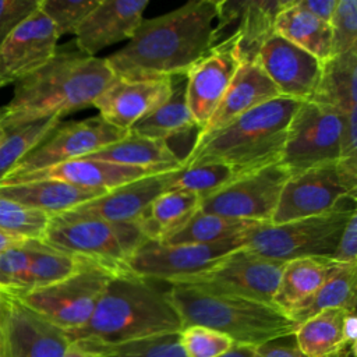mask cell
<instances>
[{"instance_id":"cell-3","label":"cell","mask_w":357,"mask_h":357,"mask_svg":"<svg viewBox=\"0 0 357 357\" xmlns=\"http://www.w3.org/2000/svg\"><path fill=\"white\" fill-rule=\"evenodd\" d=\"M181 329V318L167 293L123 271L112 278L88 322L67 335L71 342L113 346Z\"/></svg>"},{"instance_id":"cell-25","label":"cell","mask_w":357,"mask_h":357,"mask_svg":"<svg viewBox=\"0 0 357 357\" xmlns=\"http://www.w3.org/2000/svg\"><path fill=\"white\" fill-rule=\"evenodd\" d=\"M278 96H280L279 91L257 61L241 63L219 106L197 137L215 132L245 112Z\"/></svg>"},{"instance_id":"cell-4","label":"cell","mask_w":357,"mask_h":357,"mask_svg":"<svg viewBox=\"0 0 357 357\" xmlns=\"http://www.w3.org/2000/svg\"><path fill=\"white\" fill-rule=\"evenodd\" d=\"M301 102L278 96L271 99L215 132L197 137L183 159V166L223 163L234 177L279 163L289 123Z\"/></svg>"},{"instance_id":"cell-31","label":"cell","mask_w":357,"mask_h":357,"mask_svg":"<svg viewBox=\"0 0 357 357\" xmlns=\"http://www.w3.org/2000/svg\"><path fill=\"white\" fill-rule=\"evenodd\" d=\"M275 32L311 53L322 63L332 56L331 25L298 8L296 0H291L289 6L278 14Z\"/></svg>"},{"instance_id":"cell-37","label":"cell","mask_w":357,"mask_h":357,"mask_svg":"<svg viewBox=\"0 0 357 357\" xmlns=\"http://www.w3.org/2000/svg\"><path fill=\"white\" fill-rule=\"evenodd\" d=\"M233 170L216 162L183 166L169 173L167 191L181 190L197 194L201 199L218 191L219 188L234 180Z\"/></svg>"},{"instance_id":"cell-33","label":"cell","mask_w":357,"mask_h":357,"mask_svg":"<svg viewBox=\"0 0 357 357\" xmlns=\"http://www.w3.org/2000/svg\"><path fill=\"white\" fill-rule=\"evenodd\" d=\"M199 205L201 198L194 192L165 191L151 204L146 218L141 222L146 238L165 241L199 211Z\"/></svg>"},{"instance_id":"cell-51","label":"cell","mask_w":357,"mask_h":357,"mask_svg":"<svg viewBox=\"0 0 357 357\" xmlns=\"http://www.w3.org/2000/svg\"><path fill=\"white\" fill-rule=\"evenodd\" d=\"M4 135H6V130H4V127H3V124H1V121H0V144H1L3 139H4Z\"/></svg>"},{"instance_id":"cell-27","label":"cell","mask_w":357,"mask_h":357,"mask_svg":"<svg viewBox=\"0 0 357 357\" xmlns=\"http://www.w3.org/2000/svg\"><path fill=\"white\" fill-rule=\"evenodd\" d=\"M103 194V191L86 190L59 180H33L0 185V195L49 216L67 212Z\"/></svg>"},{"instance_id":"cell-50","label":"cell","mask_w":357,"mask_h":357,"mask_svg":"<svg viewBox=\"0 0 357 357\" xmlns=\"http://www.w3.org/2000/svg\"><path fill=\"white\" fill-rule=\"evenodd\" d=\"M24 238H18V237H13L10 234H4L0 231V252L10 248V247H14L20 243H22Z\"/></svg>"},{"instance_id":"cell-13","label":"cell","mask_w":357,"mask_h":357,"mask_svg":"<svg viewBox=\"0 0 357 357\" xmlns=\"http://www.w3.org/2000/svg\"><path fill=\"white\" fill-rule=\"evenodd\" d=\"M127 134L128 131L116 128L99 114L78 121H61L6 176H18L85 158Z\"/></svg>"},{"instance_id":"cell-32","label":"cell","mask_w":357,"mask_h":357,"mask_svg":"<svg viewBox=\"0 0 357 357\" xmlns=\"http://www.w3.org/2000/svg\"><path fill=\"white\" fill-rule=\"evenodd\" d=\"M357 264H337L331 276L305 301L296 307L289 318L296 328L305 319L329 308L356 311Z\"/></svg>"},{"instance_id":"cell-41","label":"cell","mask_w":357,"mask_h":357,"mask_svg":"<svg viewBox=\"0 0 357 357\" xmlns=\"http://www.w3.org/2000/svg\"><path fill=\"white\" fill-rule=\"evenodd\" d=\"M180 343L185 357H219L234 344L229 336L199 325L183 328Z\"/></svg>"},{"instance_id":"cell-30","label":"cell","mask_w":357,"mask_h":357,"mask_svg":"<svg viewBox=\"0 0 357 357\" xmlns=\"http://www.w3.org/2000/svg\"><path fill=\"white\" fill-rule=\"evenodd\" d=\"M170 78L172 93L169 99L137 121L128 132L167 142L197 127L185 100V74L172 75Z\"/></svg>"},{"instance_id":"cell-19","label":"cell","mask_w":357,"mask_h":357,"mask_svg":"<svg viewBox=\"0 0 357 357\" xmlns=\"http://www.w3.org/2000/svg\"><path fill=\"white\" fill-rule=\"evenodd\" d=\"M172 93V78H120L106 86L93 107L116 128L128 131L137 121L165 103Z\"/></svg>"},{"instance_id":"cell-6","label":"cell","mask_w":357,"mask_h":357,"mask_svg":"<svg viewBox=\"0 0 357 357\" xmlns=\"http://www.w3.org/2000/svg\"><path fill=\"white\" fill-rule=\"evenodd\" d=\"M139 223H117L67 211L50 216L42 241L50 247L100 262L116 272L126 271L134 251L145 241Z\"/></svg>"},{"instance_id":"cell-15","label":"cell","mask_w":357,"mask_h":357,"mask_svg":"<svg viewBox=\"0 0 357 357\" xmlns=\"http://www.w3.org/2000/svg\"><path fill=\"white\" fill-rule=\"evenodd\" d=\"M240 66L237 36L230 35L187 70L185 100L198 131L219 106Z\"/></svg>"},{"instance_id":"cell-43","label":"cell","mask_w":357,"mask_h":357,"mask_svg":"<svg viewBox=\"0 0 357 357\" xmlns=\"http://www.w3.org/2000/svg\"><path fill=\"white\" fill-rule=\"evenodd\" d=\"M39 7V0H0V42Z\"/></svg>"},{"instance_id":"cell-22","label":"cell","mask_w":357,"mask_h":357,"mask_svg":"<svg viewBox=\"0 0 357 357\" xmlns=\"http://www.w3.org/2000/svg\"><path fill=\"white\" fill-rule=\"evenodd\" d=\"M151 174L153 173L138 167L91 158H79L18 176H4L0 180V185H11L33 180H59L75 187L107 192L116 187Z\"/></svg>"},{"instance_id":"cell-29","label":"cell","mask_w":357,"mask_h":357,"mask_svg":"<svg viewBox=\"0 0 357 357\" xmlns=\"http://www.w3.org/2000/svg\"><path fill=\"white\" fill-rule=\"evenodd\" d=\"M310 100L343 116L357 112V50L322 63L321 77Z\"/></svg>"},{"instance_id":"cell-36","label":"cell","mask_w":357,"mask_h":357,"mask_svg":"<svg viewBox=\"0 0 357 357\" xmlns=\"http://www.w3.org/2000/svg\"><path fill=\"white\" fill-rule=\"evenodd\" d=\"M60 123V117H49L7 128L0 144V180Z\"/></svg>"},{"instance_id":"cell-20","label":"cell","mask_w":357,"mask_h":357,"mask_svg":"<svg viewBox=\"0 0 357 357\" xmlns=\"http://www.w3.org/2000/svg\"><path fill=\"white\" fill-rule=\"evenodd\" d=\"M7 296L10 308L3 336V356L64 357L71 343L68 335L13 296Z\"/></svg>"},{"instance_id":"cell-38","label":"cell","mask_w":357,"mask_h":357,"mask_svg":"<svg viewBox=\"0 0 357 357\" xmlns=\"http://www.w3.org/2000/svg\"><path fill=\"white\" fill-rule=\"evenodd\" d=\"M84 344L98 349L102 357H185L180 343V332L149 336L113 346Z\"/></svg>"},{"instance_id":"cell-48","label":"cell","mask_w":357,"mask_h":357,"mask_svg":"<svg viewBox=\"0 0 357 357\" xmlns=\"http://www.w3.org/2000/svg\"><path fill=\"white\" fill-rule=\"evenodd\" d=\"M219 357H255V346L234 343L225 354Z\"/></svg>"},{"instance_id":"cell-23","label":"cell","mask_w":357,"mask_h":357,"mask_svg":"<svg viewBox=\"0 0 357 357\" xmlns=\"http://www.w3.org/2000/svg\"><path fill=\"white\" fill-rule=\"evenodd\" d=\"M169 173L170 172L144 176L116 187L70 211L109 222L139 225L146 218L151 204L160 194L167 191Z\"/></svg>"},{"instance_id":"cell-39","label":"cell","mask_w":357,"mask_h":357,"mask_svg":"<svg viewBox=\"0 0 357 357\" xmlns=\"http://www.w3.org/2000/svg\"><path fill=\"white\" fill-rule=\"evenodd\" d=\"M50 216L0 195V231L24 240H42Z\"/></svg>"},{"instance_id":"cell-24","label":"cell","mask_w":357,"mask_h":357,"mask_svg":"<svg viewBox=\"0 0 357 357\" xmlns=\"http://www.w3.org/2000/svg\"><path fill=\"white\" fill-rule=\"evenodd\" d=\"M296 340L307 357H356V311L329 308L297 325Z\"/></svg>"},{"instance_id":"cell-10","label":"cell","mask_w":357,"mask_h":357,"mask_svg":"<svg viewBox=\"0 0 357 357\" xmlns=\"http://www.w3.org/2000/svg\"><path fill=\"white\" fill-rule=\"evenodd\" d=\"M343 120L339 112L312 100L298 105L289 123L279 160L289 177L339 160Z\"/></svg>"},{"instance_id":"cell-8","label":"cell","mask_w":357,"mask_h":357,"mask_svg":"<svg viewBox=\"0 0 357 357\" xmlns=\"http://www.w3.org/2000/svg\"><path fill=\"white\" fill-rule=\"evenodd\" d=\"M353 211L339 206L318 216L280 225L264 223L245 237L243 247L283 262L304 257L331 258Z\"/></svg>"},{"instance_id":"cell-26","label":"cell","mask_w":357,"mask_h":357,"mask_svg":"<svg viewBox=\"0 0 357 357\" xmlns=\"http://www.w3.org/2000/svg\"><path fill=\"white\" fill-rule=\"evenodd\" d=\"M85 158L138 167L153 174L183 167V160L170 148L169 142L132 132H128L121 139L112 142Z\"/></svg>"},{"instance_id":"cell-2","label":"cell","mask_w":357,"mask_h":357,"mask_svg":"<svg viewBox=\"0 0 357 357\" xmlns=\"http://www.w3.org/2000/svg\"><path fill=\"white\" fill-rule=\"evenodd\" d=\"M106 57L59 49L42 67L14 84L10 102L0 107L4 130L70 114L93 106L114 79Z\"/></svg>"},{"instance_id":"cell-53","label":"cell","mask_w":357,"mask_h":357,"mask_svg":"<svg viewBox=\"0 0 357 357\" xmlns=\"http://www.w3.org/2000/svg\"><path fill=\"white\" fill-rule=\"evenodd\" d=\"M0 43H1V42H0Z\"/></svg>"},{"instance_id":"cell-52","label":"cell","mask_w":357,"mask_h":357,"mask_svg":"<svg viewBox=\"0 0 357 357\" xmlns=\"http://www.w3.org/2000/svg\"><path fill=\"white\" fill-rule=\"evenodd\" d=\"M0 357H4L3 356V344L1 343H0Z\"/></svg>"},{"instance_id":"cell-1","label":"cell","mask_w":357,"mask_h":357,"mask_svg":"<svg viewBox=\"0 0 357 357\" xmlns=\"http://www.w3.org/2000/svg\"><path fill=\"white\" fill-rule=\"evenodd\" d=\"M219 0H191L159 17L142 20L127 45L106 57L120 78L185 74L213 46Z\"/></svg>"},{"instance_id":"cell-35","label":"cell","mask_w":357,"mask_h":357,"mask_svg":"<svg viewBox=\"0 0 357 357\" xmlns=\"http://www.w3.org/2000/svg\"><path fill=\"white\" fill-rule=\"evenodd\" d=\"M81 262V257H75L63 251H59L42 240L32 241V257L22 282L20 293L24 294L49 284H53L67 276H70Z\"/></svg>"},{"instance_id":"cell-46","label":"cell","mask_w":357,"mask_h":357,"mask_svg":"<svg viewBox=\"0 0 357 357\" xmlns=\"http://www.w3.org/2000/svg\"><path fill=\"white\" fill-rule=\"evenodd\" d=\"M336 4L337 0H296V6L298 8L328 24L333 17Z\"/></svg>"},{"instance_id":"cell-47","label":"cell","mask_w":357,"mask_h":357,"mask_svg":"<svg viewBox=\"0 0 357 357\" xmlns=\"http://www.w3.org/2000/svg\"><path fill=\"white\" fill-rule=\"evenodd\" d=\"M64 357H102V354L95 347L84 344L81 342H71L66 350Z\"/></svg>"},{"instance_id":"cell-5","label":"cell","mask_w":357,"mask_h":357,"mask_svg":"<svg viewBox=\"0 0 357 357\" xmlns=\"http://www.w3.org/2000/svg\"><path fill=\"white\" fill-rule=\"evenodd\" d=\"M183 328L199 325L229 336L236 344L259 346L296 331L273 304L250 300L198 283H172L166 290Z\"/></svg>"},{"instance_id":"cell-45","label":"cell","mask_w":357,"mask_h":357,"mask_svg":"<svg viewBox=\"0 0 357 357\" xmlns=\"http://www.w3.org/2000/svg\"><path fill=\"white\" fill-rule=\"evenodd\" d=\"M255 357H307L300 349L294 332L276 336L255 347Z\"/></svg>"},{"instance_id":"cell-16","label":"cell","mask_w":357,"mask_h":357,"mask_svg":"<svg viewBox=\"0 0 357 357\" xmlns=\"http://www.w3.org/2000/svg\"><path fill=\"white\" fill-rule=\"evenodd\" d=\"M291 0H219L213 28V46L230 35L237 36L241 63L255 61L262 43L275 33L278 14Z\"/></svg>"},{"instance_id":"cell-49","label":"cell","mask_w":357,"mask_h":357,"mask_svg":"<svg viewBox=\"0 0 357 357\" xmlns=\"http://www.w3.org/2000/svg\"><path fill=\"white\" fill-rule=\"evenodd\" d=\"M8 308H10V298L8 296L0 290V343L3 344V336H4V328H6V321L8 315Z\"/></svg>"},{"instance_id":"cell-12","label":"cell","mask_w":357,"mask_h":357,"mask_svg":"<svg viewBox=\"0 0 357 357\" xmlns=\"http://www.w3.org/2000/svg\"><path fill=\"white\" fill-rule=\"evenodd\" d=\"M289 173L280 163L236 177L201 199L199 211L233 219L271 223Z\"/></svg>"},{"instance_id":"cell-9","label":"cell","mask_w":357,"mask_h":357,"mask_svg":"<svg viewBox=\"0 0 357 357\" xmlns=\"http://www.w3.org/2000/svg\"><path fill=\"white\" fill-rule=\"evenodd\" d=\"M357 156L312 167L286 180L271 223L280 225L318 216L340 206L343 198L356 201Z\"/></svg>"},{"instance_id":"cell-44","label":"cell","mask_w":357,"mask_h":357,"mask_svg":"<svg viewBox=\"0 0 357 357\" xmlns=\"http://www.w3.org/2000/svg\"><path fill=\"white\" fill-rule=\"evenodd\" d=\"M336 264H357V213L350 215L331 257Z\"/></svg>"},{"instance_id":"cell-14","label":"cell","mask_w":357,"mask_h":357,"mask_svg":"<svg viewBox=\"0 0 357 357\" xmlns=\"http://www.w3.org/2000/svg\"><path fill=\"white\" fill-rule=\"evenodd\" d=\"M284 264L240 247L227 254L211 271L183 283H198L250 300L273 304Z\"/></svg>"},{"instance_id":"cell-28","label":"cell","mask_w":357,"mask_h":357,"mask_svg":"<svg viewBox=\"0 0 357 357\" xmlns=\"http://www.w3.org/2000/svg\"><path fill=\"white\" fill-rule=\"evenodd\" d=\"M336 265L335 261L325 257H304L287 261L273 296V305L289 317L296 307L318 290Z\"/></svg>"},{"instance_id":"cell-21","label":"cell","mask_w":357,"mask_h":357,"mask_svg":"<svg viewBox=\"0 0 357 357\" xmlns=\"http://www.w3.org/2000/svg\"><path fill=\"white\" fill-rule=\"evenodd\" d=\"M148 0H100L75 31V47L95 56L100 50L130 40L144 20Z\"/></svg>"},{"instance_id":"cell-17","label":"cell","mask_w":357,"mask_h":357,"mask_svg":"<svg viewBox=\"0 0 357 357\" xmlns=\"http://www.w3.org/2000/svg\"><path fill=\"white\" fill-rule=\"evenodd\" d=\"M57 40L52 21L38 7L0 43V88L46 64L57 50Z\"/></svg>"},{"instance_id":"cell-42","label":"cell","mask_w":357,"mask_h":357,"mask_svg":"<svg viewBox=\"0 0 357 357\" xmlns=\"http://www.w3.org/2000/svg\"><path fill=\"white\" fill-rule=\"evenodd\" d=\"M332 32V56L357 50V1L337 0L329 22Z\"/></svg>"},{"instance_id":"cell-18","label":"cell","mask_w":357,"mask_h":357,"mask_svg":"<svg viewBox=\"0 0 357 357\" xmlns=\"http://www.w3.org/2000/svg\"><path fill=\"white\" fill-rule=\"evenodd\" d=\"M255 61L280 96L300 102L311 99L322 71V61L276 32L262 43Z\"/></svg>"},{"instance_id":"cell-40","label":"cell","mask_w":357,"mask_h":357,"mask_svg":"<svg viewBox=\"0 0 357 357\" xmlns=\"http://www.w3.org/2000/svg\"><path fill=\"white\" fill-rule=\"evenodd\" d=\"M100 0H39V10L52 21L59 39L74 35Z\"/></svg>"},{"instance_id":"cell-34","label":"cell","mask_w":357,"mask_h":357,"mask_svg":"<svg viewBox=\"0 0 357 357\" xmlns=\"http://www.w3.org/2000/svg\"><path fill=\"white\" fill-rule=\"evenodd\" d=\"M261 225H264V222L233 219L198 211L180 230H177L163 243L209 244L227 238L247 236Z\"/></svg>"},{"instance_id":"cell-11","label":"cell","mask_w":357,"mask_h":357,"mask_svg":"<svg viewBox=\"0 0 357 357\" xmlns=\"http://www.w3.org/2000/svg\"><path fill=\"white\" fill-rule=\"evenodd\" d=\"M247 236L209 244H167L145 240L128 258L126 271L151 282L162 280L167 284L188 282L243 247Z\"/></svg>"},{"instance_id":"cell-7","label":"cell","mask_w":357,"mask_h":357,"mask_svg":"<svg viewBox=\"0 0 357 357\" xmlns=\"http://www.w3.org/2000/svg\"><path fill=\"white\" fill-rule=\"evenodd\" d=\"M116 273L119 272L100 262L81 257L79 266L70 276L13 297L66 333H71L88 322Z\"/></svg>"}]
</instances>
